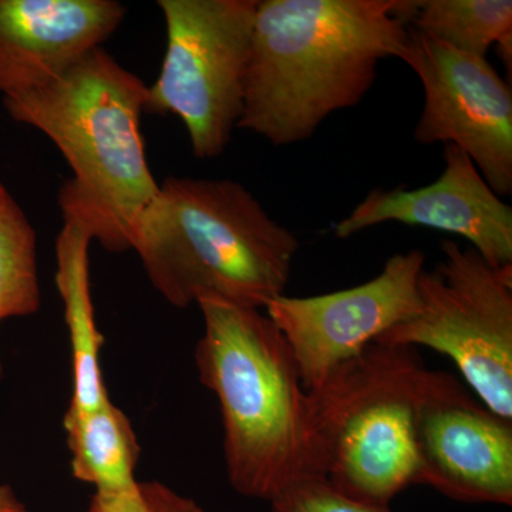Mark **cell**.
<instances>
[{"instance_id": "1", "label": "cell", "mask_w": 512, "mask_h": 512, "mask_svg": "<svg viewBox=\"0 0 512 512\" xmlns=\"http://www.w3.org/2000/svg\"><path fill=\"white\" fill-rule=\"evenodd\" d=\"M403 0H258L238 128L276 147L309 140L402 55Z\"/></svg>"}, {"instance_id": "2", "label": "cell", "mask_w": 512, "mask_h": 512, "mask_svg": "<svg viewBox=\"0 0 512 512\" xmlns=\"http://www.w3.org/2000/svg\"><path fill=\"white\" fill-rule=\"evenodd\" d=\"M147 89L99 47L59 79L3 97L10 119L45 134L72 170L57 195L64 224L86 229L110 252L131 249L160 190L141 133Z\"/></svg>"}, {"instance_id": "3", "label": "cell", "mask_w": 512, "mask_h": 512, "mask_svg": "<svg viewBox=\"0 0 512 512\" xmlns=\"http://www.w3.org/2000/svg\"><path fill=\"white\" fill-rule=\"evenodd\" d=\"M195 305L204 319L195 366L220 404L231 487L271 503L293 485L322 480L311 397L274 322L215 295Z\"/></svg>"}, {"instance_id": "4", "label": "cell", "mask_w": 512, "mask_h": 512, "mask_svg": "<svg viewBox=\"0 0 512 512\" xmlns=\"http://www.w3.org/2000/svg\"><path fill=\"white\" fill-rule=\"evenodd\" d=\"M299 248L244 185L194 177L165 178L131 245L174 308L215 295L261 311L285 295Z\"/></svg>"}, {"instance_id": "5", "label": "cell", "mask_w": 512, "mask_h": 512, "mask_svg": "<svg viewBox=\"0 0 512 512\" xmlns=\"http://www.w3.org/2000/svg\"><path fill=\"white\" fill-rule=\"evenodd\" d=\"M426 370L416 349L373 343L309 392L322 480L336 493L390 510L419 485L416 413Z\"/></svg>"}, {"instance_id": "6", "label": "cell", "mask_w": 512, "mask_h": 512, "mask_svg": "<svg viewBox=\"0 0 512 512\" xmlns=\"http://www.w3.org/2000/svg\"><path fill=\"white\" fill-rule=\"evenodd\" d=\"M441 259L419 276V309L379 345L429 348L450 357L478 400L512 420V265L441 242Z\"/></svg>"}, {"instance_id": "7", "label": "cell", "mask_w": 512, "mask_h": 512, "mask_svg": "<svg viewBox=\"0 0 512 512\" xmlns=\"http://www.w3.org/2000/svg\"><path fill=\"white\" fill-rule=\"evenodd\" d=\"M167 52L144 113L183 121L192 154H224L244 109L258 0H160Z\"/></svg>"}, {"instance_id": "8", "label": "cell", "mask_w": 512, "mask_h": 512, "mask_svg": "<svg viewBox=\"0 0 512 512\" xmlns=\"http://www.w3.org/2000/svg\"><path fill=\"white\" fill-rule=\"evenodd\" d=\"M399 59L417 74L424 92L414 140L454 144L498 197L511 195V84L485 57L460 52L412 26Z\"/></svg>"}, {"instance_id": "9", "label": "cell", "mask_w": 512, "mask_h": 512, "mask_svg": "<svg viewBox=\"0 0 512 512\" xmlns=\"http://www.w3.org/2000/svg\"><path fill=\"white\" fill-rule=\"evenodd\" d=\"M419 249L390 256L376 278L309 298L282 295L264 309L284 336L308 392L419 309Z\"/></svg>"}, {"instance_id": "10", "label": "cell", "mask_w": 512, "mask_h": 512, "mask_svg": "<svg viewBox=\"0 0 512 512\" xmlns=\"http://www.w3.org/2000/svg\"><path fill=\"white\" fill-rule=\"evenodd\" d=\"M419 485L470 504H512V420L456 377L426 370L416 413Z\"/></svg>"}, {"instance_id": "11", "label": "cell", "mask_w": 512, "mask_h": 512, "mask_svg": "<svg viewBox=\"0 0 512 512\" xmlns=\"http://www.w3.org/2000/svg\"><path fill=\"white\" fill-rule=\"evenodd\" d=\"M444 163L443 173L426 187L370 191L348 217L333 225V234L348 239L367 228L399 222L466 238L488 264L512 265V208L454 144L444 146Z\"/></svg>"}, {"instance_id": "12", "label": "cell", "mask_w": 512, "mask_h": 512, "mask_svg": "<svg viewBox=\"0 0 512 512\" xmlns=\"http://www.w3.org/2000/svg\"><path fill=\"white\" fill-rule=\"evenodd\" d=\"M126 12L116 0H0V93L59 79L109 40Z\"/></svg>"}, {"instance_id": "13", "label": "cell", "mask_w": 512, "mask_h": 512, "mask_svg": "<svg viewBox=\"0 0 512 512\" xmlns=\"http://www.w3.org/2000/svg\"><path fill=\"white\" fill-rule=\"evenodd\" d=\"M92 237L82 227L63 224L56 242V285L72 346L73 389L69 409L92 412L110 399L100 366L103 336L94 318L90 292L89 248Z\"/></svg>"}, {"instance_id": "14", "label": "cell", "mask_w": 512, "mask_h": 512, "mask_svg": "<svg viewBox=\"0 0 512 512\" xmlns=\"http://www.w3.org/2000/svg\"><path fill=\"white\" fill-rule=\"evenodd\" d=\"M70 470L76 480L116 493L136 483L141 447L130 419L111 400L92 412L67 409L63 419Z\"/></svg>"}, {"instance_id": "15", "label": "cell", "mask_w": 512, "mask_h": 512, "mask_svg": "<svg viewBox=\"0 0 512 512\" xmlns=\"http://www.w3.org/2000/svg\"><path fill=\"white\" fill-rule=\"evenodd\" d=\"M42 306L37 232L6 185L0 183V325L36 315ZM3 366L0 360V380Z\"/></svg>"}, {"instance_id": "16", "label": "cell", "mask_w": 512, "mask_h": 512, "mask_svg": "<svg viewBox=\"0 0 512 512\" xmlns=\"http://www.w3.org/2000/svg\"><path fill=\"white\" fill-rule=\"evenodd\" d=\"M407 22L444 45L485 57L512 32L511 0H423L413 2Z\"/></svg>"}, {"instance_id": "17", "label": "cell", "mask_w": 512, "mask_h": 512, "mask_svg": "<svg viewBox=\"0 0 512 512\" xmlns=\"http://www.w3.org/2000/svg\"><path fill=\"white\" fill-rule=\"evenodd\" d=\"M84 512H205L197 501L158 481H140L116 493H94Z\"/></svg>"}, {"instance_id": "18", "label": "cell", "mask_w": 512, "mask_h": 512, "mask_svg": "<svg viewBox=\"0 0 512 512\" xmlns=\"http://www.w3.org/2000/svg\"><path fill=\"white\" fill-rule=\"evenodd\" d=\"M269 504L271 512H392L349 500L323 480L293 485Z\"/></svg>"}, {"instance_id": "19", "label": "cell", "mask_w": 512, "mask_h": 512, "mask_svg": "<svg viewBox=\"0 0 512 512\" xmlns=\"http://www.w3.org/2000/svg\"><path fill=\"white\" fill-rule=\"evenodd\" d=\"M0 512H29L12 487L0 484Z\"/></svg>"}, {"instance_id": "20", "label": "cell", "mask_w": 512, "mask_h": 512, "mask_svg": "<svg viewBox=\"0 0 512 512\" xmlns=\"http://www.w3.org/2000/svg\"><path fill=\"white\" fill-rule=\"evenodd\" d=\"M495 49H497L498 56L503 60L505 69H508V76L511 77L512 72V32H508L507 35L501 37L497 43H495Z\"/></svg>"}]
</instances>
